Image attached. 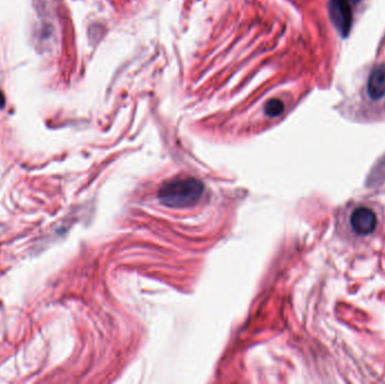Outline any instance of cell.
<instances>
[{"instance_id": "8", "label": "cell", "mask_w": 385, "mask_h": 384, "mask_svg": "<svg viewBox=\"0 0 385 384\" xmlns=\"http://www.w3.org/2000/svg\"><path fill=\"white\" fill-rule=\"evenodd\" d=\"M349 1L353 4V5H356V4H357L358 1H361V0H349Z\"/></svg>"}, {"instance_id": "4", "label": "cell", "mask_w": 385, "mask_h": 384, "mask_svg": "<svg viewBox=\"0 0 385 384\" xmlns=\"http://www.w3.org/2000/svg\"><path fill=\"white\" fill-rule=\"evenodd\" d=\"M367 95L372 100H379L385 95V65H375L367 80Z\"/></svg>"}, {"instance_id": "6", "label": "cell", "mask_w": 385, "mask_h": 384, "mask_svg": "<svg viewBox=\"0 0 385 384\" xmlns=\"http://www.w3.org/2000/svg\"><path fill=\"white\" fill-rule=\"evenodd\" d=\"M284 111V105L280 100H271L266 105V113L269 117H278Z\"/></svg>"}, {"instance_id": "1", "label": "cell", "mask_w": 385, "mask_h": 384, "mask_svg": "<svg viewBox=\"0 0 385 384\" xmlns=\"http://www.w3.org/2000/svg\"><path fill=\"white\" fill-rule=\"evenodd\" d=\"M204 185L192 177H177L163 183L159 188L158 198L168 208H188L201 200Z\"/></svg>"}, {"instance_id": "7", "label": "cell", "mask_w": 385, "mask_h": 384, "mask_svg": "<svg viewBox=\"0 0 385 384\" xmlns=\"http://www.w3.org/2000/svg\"><path fill=\"white\" fill-rule=\"evenodd\" d=\"M6 104L5 95H4L3 90H0V110L4 109V106Z\"/></svg>"}, {"instance_id": "3", "label": "cell", "mask_w": 385, "mask_h": 384, "mask_svg": "<svg viewBox=\"0 0 385 384\" xmlns=\"http://www.w3.org/2000/svg\"><path fill=\"white\" fill-rule=\"evenodd\" d=\"M377 225L376 214L367 206L355 208L350 215V227L358 235H369L374 233Z\"/></svg>"}, {"instance_id": "5", "label": "cell", "mask_w": 385, "mask_h": 384, "mask_svg": "<svg viewBox=\"0 0 385 384\" xmlns=\"http://www.w3.org/2000/svg\"><path fill=\"white\" fill-rule=\"evenodd\" d=\"M385 181V157L377 163L369 175V185L382 184Z\"/></svg>"}, {"instance_id": "2", "label": "cell", "mask_w": 385, "mask_h": 384, "mask_svg": "<svg viewBox=\"0 0 385 384\" xmlns=\"http://www.w3.org/2000/svg\"><path fill=\"white\" fill-rule=\"evenodd\" d=\"M353 4L349 0H330L329 15L331 22L342 38H347L353 25Z\"/></svg>"}]
</instances>
